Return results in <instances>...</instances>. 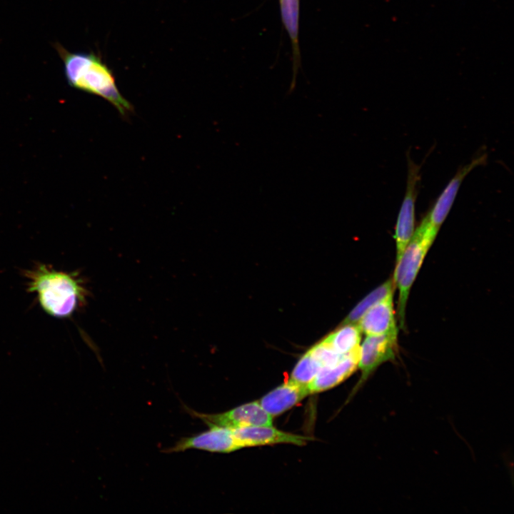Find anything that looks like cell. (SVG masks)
I'll use <instances>...</instances> for the list:
<instances>
[{
  "label": "cell",
  "mask_w": 514,
  "mask_h": 514,
  "mask_svg": "<svg viewBox=\"0 0 514 514\" xmlns=\"http://www.w3.org/2000/svg\"><path fill=\"white\" fill-rule=\"evenodd\" d=\"M54 47L70 86L104 99L122 116L133 111L131 103L119 91L112 71L100 56L93 52H71L59 43Z\"/></svg>",
  "instance_id": "6da1fadb"
},
{
  "label": "cell",
  "mask_w": 514,
  "mask_h": 514,
  "mask_svg": "<svg viewBox=\"0 0 514 514\" xmlns=\"http://www.w3.org/2000/svg\"><path fill=\"white\" fill-rule=\"evenodd\" d=\"M24 276L28 291L35 295L40 307L53 317H70L86 301L88 292L79 274L39 264L26 271Z\"/></svg>",
  "instance_id": "7a4b0ae2"
},
{
  "label": "cell",
  "mask_w": 514,
  "mask_h": 514,
  "mask_svg": "<svg viewBox=\"0 0 514 514\" xmlns=\"http://www.w3.org/2000/svg\"><path fill=\"white\" fill-rule=\"evenodd\" d=\"M438 232L423 219L396 261L393 280L399 291L398 316L400 327L403 330L405 329V308L410 288Z\"/></svg>",
  "instance_id": "3957f363"
},
{
  "label": "cell",
  "mask_w": 514,
  "mask_h": 514,
  "mask_svg": "<svg viewBox=\"0 0 514 514\" xmlns=\"http://www.w3.org/2000/svg\"><path fill=\"white\" fill-rule=\"evenodd\" d=\"M207 430L181 438L173 446L163 450L166 453L183 452L196 449L211 453H228L246 448L245 443L237 438L232 429L208 425Z\"/></svg>",
  "instance_id": "277c9868"
},
{
  "label": "cell",
  "mask_w": 514,
  "mask_h": 514,
  "mask_svg": "<svg viewBox=\"0 0 514 514\" xmlns=\"http://www.w3.org/2000/svg\"><path fill=\"white\" fill-rule=\"evenodd\" d=\"M408 176L405 193L398 213L394 238L396 261L400 258L415 231V206L420 179V166L415 163L407 153Z\"/></svg>",
  "instance_id": "5b68a950"
},
{
  "label": "cell",
  "mask_w": 514,
  "mask_h": 514,
  "mask_svg": "<svg viewBox=\"0 0 514 514\" xmlns=\"http://www.w3.org/2000/svg\"><path fill=\"white\" fill-rule=\"evenodd\" d=\"M191 416L198 418L208 425L230 429L249 426L272 425L273 418L261 406L258 401L243 404L221 413H202L183 406Z\"/></svg>",
  "instance_id": "8992f818"
},
{
  "label": "cell",
  "mask_w": 514,
  "mask_h": 514,
  "mask_svg": "<svg viewBox=\"0 0 514 514\" xmlns=\"http://www.w3.org/2000/svg\"><path fill=\"white\" fill-rule=\"evenodd\" d=\"M398 333L367 336L361 346L358 368L361 371L359 381L351 395L367 381L383 363L394 361L398 354Z\"/></svg>",
  "instance_id": "52a82bcc"
},
{
  "label": "cell",
  "mask_w": 514,
  "mask_h": 514,
  "mask_svg": "<svg viewBox=\"0 0 514 514\" xmlns=\"http://www.w3.org/2000/svg\"><path fill=\"white\" fill-rule=\"evenodd\" d=\"M486 161L487 154L485 153H480L475 156L469 163L458 170L438 196L430 211L423 218L433 229L438 232L450 212L460 186L465 176L475 168L485 165Z\"/></svg>",
  "instance_id": "ba28073f"
},
{
  "label": "cell",
  "mask_w": 514,
  "mask_h": 514,
  "mask_svg": "<svg viewBox=\"0 0 514 514\" xmlns=\"http://www.w3.org/2000/svg\"><path fill=\"white\" fill-rule=\"evenodd\" d=\"M360 348L344 355L337 363L322 367L307 385L310 394L322 392L344 381L358 368Z\"/></svg>",
  "instance_id": "9c48e42d"
},
{
  "label": "cell",
  "mask_w": 514,
  "mask_h": 514,
  "mask_svg": "<svg viewBox=\"0 0 514 514\" xmlns=\"http://www.w3.org/2000/svg\"><path fill=\"white\" fill-rule=\"evenodd\" d=\"M308 395L310 392L307 385L289 379L265 395L258 402L273 418L295 406Z\"/></svg>",
  "instance_id": "30bf717a"
},
{
  "label": "cell",
  "mask_w": 514,
  "mask_h": 514,
  "mask_svg": "<svg viewBox=\"0 0 514 514\" xmlns=\"http://www.w3.org/2000/svg\"><path fill=\"white\" fill-rule=\"evenodd\" d=\"M358 322L361 331L366 336L398 333L393 308V293L373 305Z\"/></svg>",
  "instance_id": "8fae6325"
},
{
  "label": "cell",
  "mask_w": 514,
  "mask_h": 514,
  "mask_svg": "<svg viewBox=\"0 0 514 514\" xmlns=\"http://www.w3.org/2000/svg\"><path fill=\"white\" fill-rule=\"evenodd\" d=\"M235 436L243 441L246 448L278 443L303 445L309 438L284 432L272 425L249 426L232 429Z\"/></svg>",
  "instance_id": "7c38bea8"
},
{
  "label": "cell",
  "mask_w": 514,
  "mask_h": 514,
  "mask_svg": "<svg viewBox=\"0 0 514 514\" xmlns=\"http://www.w3.org/2000/svg\"><path fill=\"white\" fill-rule=\"evenodd\" d=\"M361 332L355 323H343L324 339L338 354L346 355L360 348Z\"/></svg>",
  "instance_id": "4fadbf2b"
},
{
  "label": "cell",
  "mask_w": 514,
  "mask_h": 514,
  "mask_svg": "<svg viewBox=\"0 0 514 514\" xmlns=\"http://www.w3.org/2000/svg\"><path fill=\"white\" fill-rule=\"evenodd\" d=\"M283 24L292 44L294 58L299 59L298 19L299 0H279Z\"/></svg>",
  "instance_id": "5bb4252c"
},
{
  "label": "cell",
  "mask_w": 514,
  "mask_h": 514,
  "mask_svg": "<svg viewBox=\"0 0 514 514\" xmlns=\"http://www.w3.org/2000/svg\"><path fill=\"white\" fill-rule=\"evenodd\" d=\"M394 286L395 284L393 279H388L380 285L354 307L344 320L343 323H356L358 322L366 312L373 305L387 296L393 293Z\"/></svg>",
  "instance_id": "9a60e30c"
},
{
  "label": "cell",
  "mask_w": 514,
  "mask_h": 514,
  "mask_svg": "<svg viewBox=\"0 0 514 514\" xmlns=\"http://www.w3.org/2000/svg\"><path fill=\"white\" fill-rule=\"evenodd\" d=\"M321 365L308 350L294 367L290 380L308 385L321 368Z\"/></svg>",
  "instance_id": "2e32d148"
},
{
  "label": "cell",
  "mask_w": 514,
  "mask_h": 514,
  "mask_svg": "<svg viewBox=\"0 0 514 514\" xmlns=\"http://www.w3.org/2000/svg\"><path fill=\"white\" fill-rule=\"evenodd\" d=\"M309 351L320 363L321 367L331 366L344 356L336 352L325 339L316 343Z\"/></svg>",
  "instance_id": "e0dca14e"
}]
</instances>
